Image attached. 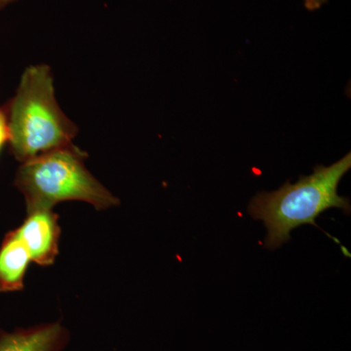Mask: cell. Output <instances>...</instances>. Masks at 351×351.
Segmentation results:
<instances>
[{
  "instance_id": "obj_1",
  "label": "cell",
  "mask_w": 351,
  "mask_h": 351,
  "mask_svg": "<svg viewBox=\"0 0 351 351\" xmlns=\"http://www.w3.org/2000/svg\"><path fill=\"white\" fill-rule=\"evenodd\" d=\"M351 168L348 152L338 162L325 167L317 165L309 176H301L295 184L286 182L271 193H258L248 206V214L265 223V248L276 250L291 240V232L302 225H316L315 219L330 208L350 214V199L341 196L338 186Z\"/></svg>"
},
{
  "instance_id": "obj_2",
  "label": "cell",
  "mask_w": 351,
  "mask_h": 351,
  "mask_svg": "<svg viewBox=\"0 0 351 351\" xmlns=\"http://www.w3.org/2000/svg\"><path fill=\"white\" fill-rule=\"evenodd\" d=\"M11 152L20 163L39 154L71 147L77 126L56 99L54 76L48 64L27 66L6 108Z\"/></svg>"
},
{
  "instance_id": "obj_3",
  "label": "cell",
  "mask_w": 351,
  "mask_h": 351,
  "mask_svg": "<svg viewBox=\"0 0 351 351\" xmlns=\"http://www.w3.org/2000/svg\"><path fill=\"white\" fill-rule=\"evenodd\" d=\"M87 154L73 145L21 163L15 186L24 195L27 211L52 209L63 201H83L99 211L117 206L119 198L85 167Z\"/></svg>"
},
{
  "instance_id": "obj_4",
  "label": "cell",
  "mask_w": 351,
  "mask_h": 351,
  "mask_svg": "<svg viewBox=\"0 0 351 351\" xmlns=\"http://www.w3.org/2000/svg\"><path fill=\"white\" fill-rule=\"evenodd\" d=\"M16 232L24 242L32 262L41 267L52 265L59 253L60 226L52 209L27 212V219Z\"/></svg>"
},
{
  "instance_id": "obj_5",
  "label": "cell",
  "mask_w": 351,
  "mask_h": 351,
  "mask_svg": "<svg viewBox=\"0 0 351 351\" xmlns=\"http://www.w3.org/2000/svg\"><path fill=\"white\" fill-rule=\"evenodd\" d=\"M69 332L60 322L0 332V351H62Z\"/></svg>"
},
{
  "instance_id": "obj_6",
  "label": "cell",
  "mask_w": 351,
  "mask_h": 351,
  "mask_svg": "<svg viewBox=\"0 0 351 351\" xmlns=\"http://www.w3.org/2000/svg\"><path fill=\"white\" fill-rule=\"evenodd\" d=\"M31 262V255L16 230L9 232L0 247V292L23 290Z\"/></svg>"
},
{
  "instance_id": "obj_7",
  "label": "cell",
  "mask_w": 351,
  "mask_h": 351,
  "mask_svg": "<svg viewBox=\"0 0 351 351\" xmlns=\"http://www.w3.org/2000/svg\"><path fill=\"white\" fill-rule=\"evenodd\" d=\"M9 140H10V131H9L6 108H0V152L6 144H8Z\"/></svg>"
},
{
  "instance_id": "obj_8",
  "label": "cell",
  "mask_w": 351,
  "mask_h": 351,
  "mask_svg": "<svg viewBox=\"0 0 351 351\" xmlns=\"http://www.w3.org/2000/svg\"><path fill=\"white\" fill-rule=\"evenodd\" d=\"M329 0H304L306 10L315 11L325 5Z\"/></svg>"
},
{
  "instance_id": "obj_9",
  "label": "cell",
  "mask_w": 351,
  "mask_h": 351,
  "mask_svg": "<svg viewBox=\"0 0 351 351\" xmlns=\"http://www.w3.org/2000/svg\"><path fill=\"white\" fill-rule=\"evenodd\" d=\"M18 1V0H0V10L6 8L7 6L14 3V2Z\"/></svg>"
}]
</instances>
